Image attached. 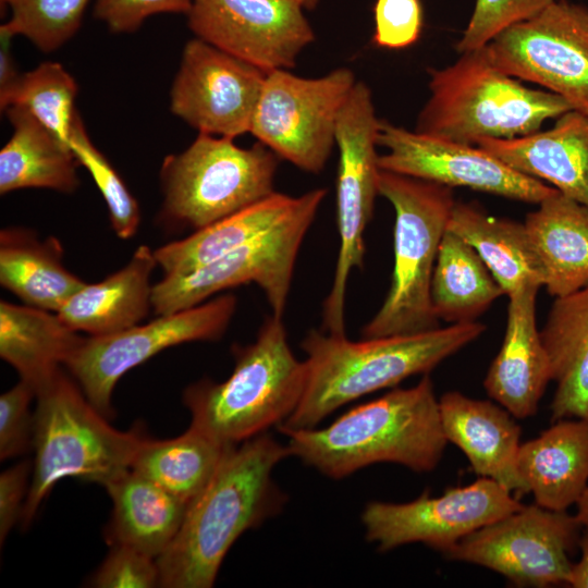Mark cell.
Instances as JSON below:
<instances>
[{
  "label": "cell",
  "mask_w": 588,
  "mask_h": 588,
  "mask_svg": "<svg viewBox=\"0 0 588 588\" xmlns=\"http://www.w3.org/2000/svg\"><path fill=\"white\" fill-rule=\"evenodd\" d=\"M439 409L448 442L463 451L478 476L494 480L516 497L528 493L516 463L522 430L507 409L457 391L444 393Z\"/></svg>",
  "instance_id": "20"
},
{
  "label": "cell",
  "mask_w": 588,
  "mask_h": 588,
  "mask_svg": "<svg viewBox=\"0 0 588 588\" xmlns=\"http://www.w3.org/2000/svg\"><path fill=\"white\" fill-rule=\"evenodd\" d=\"M306 10H313L317 7L319 0H297Z\"/></svg>",
  "instance_id": "46"
},
{
  "label": "cell",
  "mask_w": 588,
  "mask_h": 588,
  "mask_svg": "<svg viewBox=\"0 0 588 588\" xmlns=\"http://www.w3.org/2000/svg\"><path fill=\"white\" fill-rule=\"evenodd\" d=\"M155 253L139 245L128 262L97 283H86L57 311L76 332L102 336L138 324L151 308Z\"/></svg>",
  "instance_id": "23"
},
{
  "label": "cell",
  "mask_w": 588,
  "mask_h": 588,
  "mask_svg": "<svg viewBox=\"0 0 588 588\" xmlns=\"http://www.w3.org/2000/svg\"><path fill=\"white\" fill-rule=\"evenodd\" d=\"M578 548L581 555L577 563L572 564L567 585L573 588H588V531L580 536Z\"/></svg>",
  "instance_id": "44"
},
{
  "label": "cell",
  "mask_w": 588,
  "mask_h": 588,
  "mask_svg": "<svg viewBox=\"0 0 588 588\" xmlns=\"http://www.w3.org/2000/svg\"><path fill=\"white\" fill-rule=\"evenodd\" d=\"M297 0H193L196 38L265 72L295 66L315 34Z\"/></svg>",
  "instance_id": "18"
},
{
  "label": "cell",
  "mask_w": 588,
  "mask_h": 588,
  "mask_svg": "<svg viewBox=\"0 0 588 588\" xmlns=\"http://www.w3.org/2000/svg\"><path fill=\"white\" fill-rule=\"evenodd\" d=\"M525 219V228L554 297L588 284V208L556 191Z\"/></svg>",
  "instance_id": "24"
},
{
  "label": "cell",
  "mask_w": 588,
  "mask_h": 588,
  "mask_svg": "<svg viewBox=\"0 0 588 588\" xmlns=\"http://www.w3.org/2000/svg\"><path fill=\"white\" fill-rule=\"evenodd\" d=\"M355 83L346 68L316 78L284 69L269 71L249 133L280 159L319 173L332 152L338 115Z\"/></svg>",
  "instance_id": "11"
},
{
  "label": "cell",
  "mask_w": 588,
  "mask_h": 588,
  "mask_svg": "<svg viewBox=\"0 0 588 588\" xmlns=\"http://www.w3.org/2000/svg\"><path fill=\"white\" fill-rule=\"evenodd\" d=\"M3 111L13 132L0 150V194L22 188L73 193L79 163L70 146L27 110Z\"/></svg>",
  "instance_id": "28"
},
{
  "label": "cell",
  "mask_w": 588,
  "mask_h": 588,
  "mask_svg": "<svg viewBox=\"0 0 588 588\" xmlns=\"http://www.w3.org/2000/svg\"><path fill=\"white\" fill-rule=\"evenodd\" d=\"M32 465L24 461L3 470L0 475V542L21 522L29 490Z\"/></svg>",
  "instance_id": "42"
},
{
  "label": "cell",
  "mask_w": 588,
  "mask_h": 588,
  "mask_svg": "<svg viewBox=\"0 0 588 588\" xmlns=\"http://www.w3.org/2000/svg\"><path fill=\"white\" fill-rule=\"evenodd\" d=\"M580 528L566 511L523 505L466 536L443 555L490 568L517 586L567 585L569 553L578 547Z\"/></svg>",
  "instance_id": "14"
},
{
  "label": "cell",
  "mask_w": 588,
  "mask_h": 588,
  "mask_svg": "<svg viewBox=\"0 0 588 588\" xmlns=\"http://www.w3.org/2000/svg\"><path fill=\"white\" fill-rule=\"evenodd\" d=\"M373 13L376 46L403 49L418 40L424 23L420 0H377Z\"/></svg>",
  "instance_id": "40"
},
{
  "label": "cell",
  "mask_w": 588,
  "mask_h": 588,
  "mask_svg": "<svg viewBox=\"0 0 588 588\" xmlns=\"http://www.w3.org/2000/svg\"><path fill=\"white\" fill-rule=\"evenodd\" d=\"M279 157L261 143L242 148L234 138L198 133L160 169V219L199 230L275 193Z\"/></svg>",
  "instance_id": "8"
},
{
  "label": "cell",
  "mask_w": 588,
  "mask_h": 588,
  "mask_svg": "<svg viewBox=\"0 0 588 588\" xmlns=\"http://www.w3.org/2000/svg\"><path fill=\"white\" fill-rule=\"evenodd\" d=\"M280 431L289 438L290 455L333 479L383 462L431 471L448 443L427 373L415 387L355 406L326 428Z\"/></svg>",
  "instance_id": "3"
},
{
  "label": "cell",
  "mask_w": 588,
  "mask_h": 588,
  "mask_svg": "<svg viewBox=\"0 0 588 588\" xmlns=\"http://www.w3.org/2000/svg\"><path fill=\"white\" fill-rule=\"evenodd\" d=\"M554 0H476L473 15L457 51L466 52L485 47L507 27L532 17Z\"/></svg>",
  "instance_id": "37"
},
{
  "label": "cell",
  "mask_w": 588,
  "mask_h": 588,
  "mask_svg": "<svg viewBox=\"0 0 588 588\" xmlns=\"http://www.w3.org/2000/svg\"><path fill=\"white\" fill-rule=\"evenodd\" d=\"M503 291L477 252L453 232H444L431 279L430 297L437 318L476 321Z\"/></svg>",
  "instance_id": "32"
},
{
  "label": "cell",
  "mask_w": 588,
  "mask_h": 588,
  "mask_svg": "<svg viewBox=\"0 0 588 588\" xmlns=\"http://www.w3.org/2000/svg\"><path fill=\"white\" fill-rule=\"evenodd\" d=\"M287 446L265 433L231 445L206 488L189 503L182 526L157 559L159 587L210 588L236 539L283 503L273 468Z\"/></svg>",
  "instance_id": "1"
},
{
  "label": "cell",
  "mask_w": 588,
  "mask_h": 588,
  "mask_svg": "<svg viewBox=\"0 0 588 588\" xmlns=\"http://www.w3.org/2000/svg\"><path fill=\"white\" fill-rule=\"evenodd\" d=\"M522 506L511 491L480 477L434 498L426 491L407 503L370 502L362 513V522L367 540L380 551L422 542L443 554L466 536Z\"/></svg>",
  "instance_id": "15"
},
{
  "label": "cell",
  "mask_w": 588,
  "mask_h": 588,
  "mask_svg": "<svg viewBox=\"0 0 588 588\" xmlns=\"http://www.w3.org/2000/svg\"><path fill=\"white\" fill-rule=\"evenodd\" d=\"M376 115L369 87L356 82L343 103L335 125L339 149L336 223L340 247L332 286L323 302L322 323L331 334H345V299L353 269L364 266V234L379 195V155Z\"/></svg>",
  "instance_id": "9"
},
{
  "label": "cell",
  "mask_w": 588,
  "mask_h": 588,
  "mask_svg": "<svg viewBox=\"0 0 588 588\" xmlns=\"http://www.w3.org/2000/svg\"><path fill=\"white\" fill-rule=\"evenodd\" d=\"M77 84L58 62H42L19 76L0 91V108L19 107L68 144L75 110Z\"/></svg>",
  "instance_id": "34"
},
{
  "label": "cell",
  "mask_w": 588,
  "mask_h": 588,
  "mask_svg": "<svg viewBox=\"0 0 588 588\" xmlns=\"http://www.w3.org/2000/svg\"><path fill=\"white\" fill-rule=\"evenodd\" d=\"M112 501L110 544H124L158 559L171 544L189 503L133 469L105 486Z\"/></svg>",
  "instance_id": "26"
},
{
  "label": "cell",
  "mask_w": 588,
  "mask_h": 588,
  "mask_svg": "<svg viewBox=\"0 0 588 588\" xmlns=\"http://www.w3.org/2000/svg\"><path fill=\"white\" fill-rule=\"evenodd\" d=\"M57 238L45 241L29 230L7 228L0 233V284L25 305L57 313L86 282L62 262Z\"/></svg>",
  "instance_id": "29"
},
{
  "label": "cell",
  "mask_w": 588,
  "mask_h": 588,
  "mask_svg": "<svg viewBox=\"0 0 588 588\" xmlns=\"http://www.w3.org/2000/svg\"><path fill=\"white\" fill-rule=\"evenodd\" d=\"M430 97L415 131L462 144L510 139L538 132L547 119L572 110L559 95L524 86L492 62L487 47L429 70Z\"/></svg>",
  "instance_id": "6"
},
{
  "label": "cell",
  "mask_w": 588,
  "mask_h": 588,
  "mask_svg": "<svg viewBox=\"0 0 588 588\" xmlns=\"http://www.w3.org/2000/svg\"><path fill=\"white\" fill-rule=\"evenodd\" d=\"M230 446L189 426L172 439L146 438L132 469L191 503L209 483Z\"/></svg>",
  "instance_id": "33"
},
{
  "label": "cell",
  "mask_w": 588,
  "mask_h": 588,
  "mask_svg": "<svg viewBox=\"0 0 588 588\" xmlns=\"http://www.w3.org/2000/svg\"><path fill=\"white\" fill-rule=\"evenodd\" d=\"M577 505V514L575 515L581 527L588 531V487L579 498Z\"/></svg>",
  "instance_id": "45"
},
{
  "label": "cell",
  "mask_w": 588,
  "mask_h": 588,
  "mask_svg": "<svg viewBox=\"0 0 588 588\" xmlns=\"http://www.w3.org/2000/svg\"><path fill=\"white\" fill-rule=\"evenodd\" d=\"M326 195V188L311 189L304 206L268 233L187 274L164 275L152 286L155 314L187 309L221 291L255 283L272 315L282 318L299 248Z\"/></svg>",
  "instance_id": "10"
},
{
  "label": "cell",
  "mask_w": 588,
  "mask_h": 588,
  "mask_svg": "<svg viewBox=\"0 0 588 588\" xmlns=\"http://www.w3.org/2000/svg\"><path fill=\"white\" fill-rule=\"evenodd\" d=\"M476 146L514 170L542 179L588 208V117L569 110L552 128L501 139L480 138Z\"/></svg>",
  "instance_id": "21"
},
{
  "label": "cell",
  "mask_w": 588,
  "mask_h": 588,
  "mask_svg": "<svg viewBox=\"0 0 588 588\" xmlns=\"http://www.w3.org/2000/svg\"><path fill=\"white\" fill-rule=\"evenodd\" d=\"M486 47L502 72L543 86L588 117L587 7L554 0L499 33Z\"/></svg>",
  "instance_id": "13"
},
{
  "label": "cell",
  "mask_w": 588,
  "mask_h": 588,
  "mask_svg": "<svg viewBox=\"0 0 588 588\" xmlns=\"http://www.w3.org/2000/svg\"><path fill=\"white\" fill-rule=\"evenodd\" d=\"M105 561L93 576L98 588L159 587L157 559L124 544H112Z\"/></svg>",
  "instance_id": "39"
},
{
  "label": "cell",
  "mask_w": 588,
  "mask_h": 588,
  "mask_svg": "<svg viewBox=\"0 0 588 588\" xmlns=\"http://www.w3.org/2000/svg\"><path fill=\"white\" fill-rule=\"evenodd\" d=\"M379 195L395 211L389 291L363 338L407 335L439 327L430 297L439 245L455 205L450 186L380 169Z\"/></svg>",
  "instance_id": "7"
},
{
  "label": "cell",
  "mask_w": 588,
  "mask_h": 588,
  "mask_svg": "<svg viewBox=\"0 0 588 588\" xmlns=\"http://www.w3.org/2000/svg\"><path fill=\"white\" fill-rule=\"evenodd\" d=\"M82 340L57 313L0 303V356L35 391L66 365Z\"/></svg>",
  "instance_id": "30"
},
{
  "label": "cell",
  "mask_w": 588,
  "mask_h": 588,
  "mask_svg": "<svg viewBox=\"0 0 588 588\" xmlns=\"http://www.w3.org/2000/svg\"><path fill=\"white\" fill-rule=\"evenodd\" d=\"M539 289L527 284L507 296L503 342L483 380L488 395L517 419L536 414L547 384L552 381L550 360L536 322Z\"/></svg>",
  "instance_id": "19"
},
{
  "label": "cell",
  "mask_w": 588,
  "mask_h": 588,
  "mask_svg": "<svg viewBox=\"0 0 588 588\" xmlns=\"http://www.w3.org/2000/svg\"><path fill=\"white\" fill-rule=\"evenodd\" d=\"M193 0H95L94 15L115 34L136 32L151 15L187 14Z\"/></svg>",
  "instance_id": "41"
},
{
  "label": "cell",
  "mask_w": 588,
  "mask_h": 588,
  "mask_svg": "<svg viewBox=\"0 0 588 588\" xmlns=\"http://www.w3.org/2000/svg\"><path fill=\"white\" fill-rule=\"evenodd\" d=\"M35 388L20 381L0 396V460L5 461L27 452L33 446L34 413L29 405Z\"/></svg>",
  "instance_id": "38"
},
{
  "label": "cell",
  "mask_w": 588,
  "mask_h": 588,
  "mask_svg": "<svg viewBox=\"0 0 588 588\" xmlns=\"http://www.w3.org/2000/svg\"><path fill=\"white\" fill-rule=\"evenodd\" d=\"M266 75L195 37L183 49L170 110L198 133L235 138L250 132Z\"/></svg>",
  "instance_id": "16"
},
{
  "label": "cell",
  "mask_w": 588,
  "mask_h": 588,
  "mask_svg": "<svg viewBox=\"0 0 588 588\" xmlns=\"http://www.w3.org/2000/svg\"><path fill=\"white\" fill-rule=\"evenodd\" d=\"M308 195L309 191L299 196L275 192L185 238L157 248L154 250L157 264L164 275L187 274L268 233L299 210Z\"/></svg>",
  "instance_id": "27"
},
{
  "label": "cell",
  "mask_w": 588,
  "mask_h": 588,
  "mask_svg": "<svg viewBox=\"0 0 588 588\" xmlns=\"http://www.w3.org/2000/svg\"><path fill=\"white\" fill-rule=\"evenodd\" d=\"M15 35L3 24L0 26V91L5 89L19 76L11 52Z\"/></svg>",
  "instance_id": "43"
},
{
  "label": "cell",
  "mask_w": 588,
  "mask_h": 588,
  "mask_svg": "<svg viewBox=\"0 0 588 588\" xmlns=\"http://www.w3.org/2000/svg\"><path fill=\"white\" fill-rule=\"evenodd\" d=\"M235 365L222 382L191 384L183 401L192 427L223 444H238L281 425L303 397L307 367L293 354L281 317L269 316L255 341L234 347Z\"/></svg>",
  "instance_id": "5"
},
{
  "label": "cell",
  "mask_w": 588,
  "mask_h": 588,
  "mask_svg": "<svg viewBox=\"0 0 588 588\" xmlns=\"http://www.w3.org/2000/svg\"><path fill=\"white\" fill-rule=\"evenodd\" d=\"M448 230L477 252L506 296L527 284L544 285V271L524 223L455 203Z\"/></svg>",
  "instance_id": "31"
},
{
  "label": "cell",
  "mask_w": 588,
  "mask_h": 588,
  "mask_svg": "<svg viewBox=\"0 0 588 588\" xmlns=\"http://www.w3.org/2000/svg\"><path fill=\"white\" fill-rule=\"evenodd\" d=\"M68 145L79 166L89 172L106 201L114 233L122 240L134 236L140 221L137 200L110 161L90 140L78 112L73 121Z\"/></svg>",
  "instance_id": "36"
},
{
  "label": "cell",
  "mask_w": 588,
  "mask_h": 588,
  "mask_svg": "<svg viewBox=\"0 0 588 588\" xmlns=\"http://www.w3.org/2000/svg\"><path fill=\"white\" fill-rule=\"evenodd\" d=\"M377 145L381 170L463 186L502 197L539 204L558 189L523 174L473 145L412 132L380 121Z\"/></svg>",
  "instance_id": "17"
},
{
  "label": "cell",
  "mask_w": 588,
  "mask_h": 588,
  "mask_svg": "<svg viewBox=\"0 0 588 588\" xmlns=\"http://www.w3.org/2000/svg\"><path fill=\"white\" fill-rule=\"evenodd\" d=\"M232 294L219 295L197 306L159 315L145 324L118 333L83 338L66 368L88 401L106 417L119 380L161 351L195 341H215L226 331L236 310Z\"/></svg>",
  "instance_id": "12"
},
{
  "label": "cell",
  "mask_w": 588,
  "mask_h": 588,
  "mask_svg": "<svg viewBox=\"0 0 588 588\" xmlns=\"http://www.w3.org/2000/svg\"><path fill=\"white\" fill-rule=\"evenodd\" d=\"M517 471L536 504L566 511L588 487V419L556 420L520 443Z\"/></svg>",
  "instance_id": "22"
},
{
  "label": "cell",
  "mask_w": 588,
  "mask_h": 588,
  "mask_svg": "<svg viewBox=\"0 0 588 588\" xmlns=\"http://www.w3.org/2000/svg\"><path fill=\"white\" fill-rule=\"evenodd\" d=\"M540 335L555 382L552 420L588 419V284L555 297Z\"/></svg>",
  "instance_id": "25"
},
{
  "label": "cell",
  "mask_w": 588,
  "mask_h": 588,
  "mask_svg": "<svg viewBox=\"0 0 588 588\" xmlns=\"http://www.w3.org/2000/svg\"><path fill=\"white\" fill-rule=\"evenodd\" d=\"M486 326L453 323L446 328L351 341L345 334L311 329L301 343L307 381L295 411L280 429L315 428L339 407L375 391L391 388L441 362L478 339Z\"/></svg>",
  "instance_id": "2"
},
{
  "label": "cell",
  "mask_w": 588,
  "mask_h": 588,
  "mask_svg": "<svg viewBox=\"0 0 588 588\" xmlns=\"http://www.w3.org/2000/svg\"><path fill=\"white\" fill-rule=\"evenodd\" d=\"M89 0H0L10 10L3 25L22 35L36 48L51 52L68 42L81 28Z\"/></svg>",
  "instance_id": "35"
},
{
  "label": "cell",
  "mask_w": 588,
  "mask_h": 588,
  "mask_svg": "<svg viewBox=\"0 0 588 588\" xmlns=\"http://www.w3.org/2000/svg\"><path fill=\"white\" fill-rule=\"evenodd\" d=\"M35 399V457L21 517L24 526L60 480L72 477L105 487L132 469L146 439L137 429L112 427L62 369L36 389Z\"/></svg>",
  "instance_id": "4"
}]
</instances>
